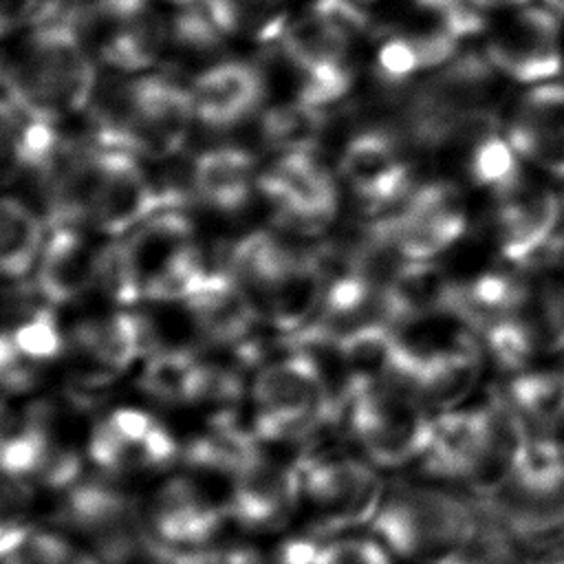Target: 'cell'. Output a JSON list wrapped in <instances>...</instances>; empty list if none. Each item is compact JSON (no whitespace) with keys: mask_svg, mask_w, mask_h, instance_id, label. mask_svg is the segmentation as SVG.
<instances>
[{"mask_svg":"<svg viewBox=\"0 0 564 564\" xmlns=\"http://www.w3.org/2000/svg\"><path fill=\"white\" fill-rule=\"evenodd\" d=\"M529 436L498 392L480 403L434 414L430 443L419 460L425 478L494 496L513 474Z\"/></svg>","mask_w":564,"mask_h":564,"instance_id":"obj_1","label":"cell"},{"mask_svg":"<svg viewBox=\"0 0 564 564\" xmlns=\"http://www.w3.org/2000/svg\"><path fill=\"white\" fill-rule=\"evenodd\" d=\"M95 64L68 18L53 13L33 22L15 48L0 57L11 106L51 123L90 108Z\"/></svg>","mask_w":564,"mask_h":564,"instance_id":"obj_2","label":"cell"},{"mask_svg":"<svg viewBox=\"0 0 564 564\" xmlns=\"http://www.w3.org/2000/svg\"><path fill=\"white\" fill-rule=\"evenodd\" d=\"M434 313L408 322L392 337L381 377L399 383L438 414L467 403L487 355L458 317L452 315L449 324H438L432 322Z\"/></svg>","mask_w":564,"mask_h":564,"instance_id":"obj_3","label":"cell"},{"mask_svg":"<svg viewBox=\"0 0 564 564\" xmlns=\"http://www.w3.org/2000/svg\"><path fill=\"white\" fill-rule=\"evenodd\" d=\"M494 86L496 70L487 57L458 55L408 93L397 132L414 152L465 145L498 126Z\"/></svg>","mask_w":564,"mask_h":564,"instance_id":"obj_4","label":"cell"},{"mask_svg":"<svg viewBox=\"0 0 564 564\" xmlns=\"http://www.w3.org/2000/svg\"><path fill=\"white\" fill-rule=\"evenodd\" d=\"M370 33V18L355 0H313L291 15L278 37L297 77L293 99L328 110L352 88V48Z\"/></svg>","mask_w":564,"mask_h":564,"instance_id":"obj_5","label":"cell"},{"mask_svg":"<svg viewBox=\"0 0 564 564\" xmlns=\"http://www.w3.org/2000/svg\"><path fill=\"white\" fill-rule=\"evenodd\" d=\"M90 108L95 141L148 159L176 154L196 121L189 90L154 73L115 82L106 95L95 90Z\"/></svg>","mask_w":564,"mask_h":564,"instance_id":"obj_6","label":"cell"},{"mask_svg":"<svg viewBox=\"0 0 564 564\" xmlns=\"http://www.w3.org/2000/svg\"><path fill=\"white\" fill-rule=\"evenodd\" d=\"M485 518L456 487L438 480H394L370 522L372 535L401 560H436L465 549Z\"/></svg>","mask_w":564,"mask_h":564,"instance_id":"obj_7","label":"cell"},{"mask_svg":"<svg viewBox=\"0 0 564 564\" xmlns=\"http://www.w3.org/2000/svg\"><path fill=\"white\" fill-rule=\"evenodd\" d=\"M482 511L524 553L564 546V441L529 438L509 480Z\"/></svg>","mask_w":564,"mask_h":564,"instance_id":"obj_8","label":"cell"},{"mask_svg":"<svg viewBox=\"0 0 564 564\" xmlns=\"http://www.w3.org/2000/svg\"><path fill=\"white\" fill-rule=\"evenodd\" d=\"M348 430L377 469L419 465L430 443L434 412L388 377L359 383L344 394Z\"/></svg>","mask_w":564,"mask_h":564,"instance_id":"obj_9","label":"cell"},{"mask_svg":"<svg viewBox=\"0 0 564 564\" xmlns=\"http://www.w3.org/2000/svg\"><path fill=\"white\" fill-rule=\"evenodd\" d=\"M469 231V212L460 187L445 178H425L388 214L377 216L368 234L408 267H432L454 251Z\"/></svg>","mask_w":564,"mask_h":564,"instance_id":"obj_10","label":"cell"},{"mask_svg":"<svg viewBox=\"0 0 564 564\" xmlns=\"http://www.w3.org/2000/svg\"><path fill=\"white\" fill-rule=\"evenodd\" d=\"M487 227L502 264L542 271L564 245V198L529 172L505 192L487 198Z\"/></svg>","mask_w":564,"mask_h":564,"instance_id":"obj_11","label":"cell"},{"mask_svg":"<svg viewBox=\"0 0 564 564\" xmlns=\"http://www.w3.org/2000/svg\"><path fill=\"white\" fill-rule=\"evenodd\" d=\"M256 432L262 438L308 436L335 421V401L324 370L308 350L267 364L253 381Z\"/></svg>","mask_w":564,"mask_h":564,"instance_id":"obj_12","label":"cell"},{"mask_svg":"<svg viewBox=\"0 0 564 564\" xmlns=\"http://www.w3.org/2000/svg\"><path fill=\"white\" fill-rule=\"evenodd\" d=\"M119 245L141 300L185 302L207 273L194 245V227L176 209L145 218Z\"/></svg>","mask_w":564,"mask_h":564,"instance_id":"obj_13","label":"cell"},{"mask_svg":"<svg viewBox=\"0 0 564 564\" xmlns=\"http://www.w3.org/2000/svg\"><path fill=\"white\" fill-rule=\"evenodd\" d=\"M154 0H82L66 13L95 62L121 73H143L167 46V18Z\"/></svg>","mask_w":564,"mask_h":564,"instance_id":"obj_14","label":"cell"},{"mask_svg":"<svg viewBox=\"0 0 564 564\" xmlns=\"http://www.w3.org/2000/svg\"><path fill=\"white\" fill-rule=\"evenodd\" d=\"M170 198V192L156 187L137 154L93 143L82 225L108 236H126L145 218L172 209Z\"/></svg>","mask_w":564,"mask_h":564,"instance_id":"obj_15","label":"cell"},{"mask_svg":"<svg viewBox=\"0 0 564 564\" xmlns=\"http://www.w3.org/2000/svg\"><path fill=\"white\" fill-rule=\"evenodd\" d=\"M297 467L302 494L315 509L319 535L370 527L388 487L375 465L346 456H315Z\"/></svg>","mask_w":564,"mask_h":564,"instance_id":"obj_16","label":"cell"},{"mask_svg":"<svg viewBox=\"0 0 564 564\" xmlns=\"http://www.w3.org/2000/svg\"><path fill=\"white\" fill-rule=\"evenodd\" d=\"M414 150L390 128L355 132L339 154V178L372 218L394 209L421 181Z\"/></svg>","mask_w":564,"mask_h":564,"instance_id":"obj_17","label":"cell"},{"mask_svg":"<svg viewBox=\"0 0 564 564\" xmlns=\"http://www.w3.org/2000/svg\"><path fill=\"white\" fill-rule=\"evenodd\" d=\"M258 189L275 207L278 218L300 234L322 231L339 207L337 178L317 150L280 154L258 176Z\"/></svg>","mask_w":564,"mask_h":564,"instance_id":"obj_18","label":"cell"},{"mask_svg":"<svg viewBox=\"0 0 564 564\" xmlns=\"http://www.w3.org/2000/svg\"><path fill=\"white\" fill-rule=\"evenodd\" d=\"M560 13L544 4L520 7L487 42L496 73L520 84H544L562 73Z\"/></svg>","mask_w":564,"mask_h":564,"instance_id":"obj_19","label":"cell"},{"mask_svg":"<svg viewBox=\"0 0 564 564\" xmlns=\"http://www.w3.org/2000/svg\"><path fill=\"white\" fill-rule=\"evenodd\" d=\"M520 159L564 183V84H535L511 108L502 126Z\"/></svg>","mask_w":564,"mask_h":564,"instance_id":"obj_20","label":"cell"},{"mask_svg":"<svg viewBox=\"0 0 564 564\" xmlns=\"http://www.w3.org/2000/svg\"><path fill=\"white\" fill-rule=\"evenodd\" d=\"M88 452L108 471L152 469L174 460L176 441L152 414L137 408H119L95 425Z\"/></svg>","mask_w":564,"mask_h":564,"instance_id":"obj_21","label":"cell"},{"mask_svg":"<svg viewBox=\"0 0 564 564\" xmlns=\"http://www.w3.org/2000/svg\"><path fill=\"white\" fill-rule=\"evenodd\" d=\"M187 90L196 121L220 130L238 126L260 110L267 77L251 62L223 59L200 70Z\"/></svg>","mask_w":564,"mask_h":564,"instance_id":"obj_22","label":"cell"},{"mask_svg":"<svg viewBox=\"0 0 564 564\" xmlns=\"http://www.w3.org/2000/svg\"><path fill=\"white\" fill-rule=\"evenodd\" d=\"M225 513H229L227 505L218 502L200 482L189 476H176L154 494L150 524L163 544L194 549L218 531Z\"/></svg>","mask_w":564,"mask_h":564,"instance_id":"obj_23","label":"cell"},{"mask_svg":"<svg viewBox=\"0 0 564 564\" xmlns=\"http://www.w3.org/2000/svg\"><path fill=\"white\" fill-rule=\"evenodd\" d=\"M328 280L322 262L311 251L293 249L284 264L256 291L271 326L286 337L313 322L324 300Z\"/></svg>","mask_w":564,"mask_h":564,"instance_id":"obj_24","label":"cell"},{"mask_svg":"<svg viewBox=\"0 0 564 564\" xmlns=\"http://www.w3.org/2000/svg\"><path fill=\"white\" fill-rule=\"evenodd\" d=\"M302 491L300 467H284L258 454L234 478L229 516L245 527L264 529L282 522Z\"/></svg>","mask_w":564,"mask_h":564,"instance_id":"obj_25","label":"cell"},{"mask_svg":"<svg viewBox=\"0 0 564 564\" xmlns=\"http://www.w3.org/2000/svg\"><path fill=\"white\" fill-rule=\"evenodd\" d=\"M148 328L132 313H110L75 326L70 344L88 383L126 372L143 352Z\"/></svg>","mask_w":564,"mask_h":564,"instance_id":"obj_26","label":"cell"},{"mask_svg":"<svg viewBox=\"0 0 564 564\" xmlns=\"http://www.w3.org/2000/svg\"><path fill=\"white\" fill-rule=\"evenodd\" d=\"M185 306L198 333L214 344L247 339L258 319L256 297L229 271H207Z\"/></svg>","mask_w":564,"mask_h":564,"instance_id":"obj_27","label":"cell"},{"mask_svg":"<svg viewBox=\"0 0 564 564\" xmlns=\"http://www.w3.org/2000/svg\"><path fill=\"white\" fill-rule=\"evenodd\" d=\"M99 247L79 227H53L35 262V289L46 304H66L93 289Z\"/></svg>","mask_w":564,"mask_h":564,"instance_id":"obj_28","label":"cell"},{"mask_svg":"<svg viewBox=\"0 0 564 564\" xmlns=\"http://www.w3.org/2000/svg\"><path fill=\"white\" fill-rule=\"evenodd\" d=\"M498 394L529 438L564 441V368L531 366L511 372Z\"/></svg>","mask_w":564,"mask_h":564,"instance_id":"obj_29","label":"cell"},{"mask_svg":"<svg viewBox=\"0 0 564 564\" xmlns=\"http://www.w3.org/2000/svg\"><path fill=\"white\" fill-rule=\"evenodd\" d=\"M192 185L207 205L234 212L242 207L258 185L253 156L234 145L209 148L200 152L192 167Z\"/></svg>","mask_w":564,"mask_h":564,"instance_id":"obj_30","label":"cell"},{"mask_svg":"<svg viewBox=\"0 0 564 564\" xmlns=\"http://www.w3.org/2000/svg\"><path fill=\"white\" fill-rule=\"evenodd\" d=\"M242 31L234 0H189L167 18V44L205 53L223 46Z\"/></svg>","mask_w":564,"mask_h":564,"instance_id":"obj_31","label":"cell"},{"mask_svg":"<svg viewBox=\"0 0 564 564\" xmlns=\"http://www.w3.org/2000/svg\"><path fill=\"white\" fill-rule=\"evenodd\" d=\"M524 174L527 163L513 150L502 128H487L465 143L463 176L487 198L505 192Z\"/></svg>","mask_w":564,"mask_h":564,"instance_id":"obj_32","label":"cell"},{"mask_svg":"<svg viewBox=\"0 0 564 564\" xmlns=\"http://www.w3.org/2000/svg\"><path fill=\"white\" fill-rule=\"evenodd\" d=\"M44 227L22 200L0 196V278H22L40 258Z\"/></svg>","mask_w":564,"mask_h":564,"instance_id":"obj_33","label":"cell"},{"mask_svg":"<svg viewBox=\"0 0 564 564\" xmlns=\"http://www.w3.org/2000/svg\"><path fill=\"white\" fill-rule=\"evenodd\" d=\"M205 364L181 348L159 350L143 368L141 386L154 399L165 403L198 401Z\"/></svg>","mask_w":564,"mask_h":564,"instance_id":"obj_34","label":"cell"},{"mask_svg":"<svg viewBox=\"0 0 564 564\" xmlns=\"http://www.w3.org/2000/svg\"><path fill=\"white\" fill-rule=\"evenodd\" d=\"M324 117L326 110L313 108L300 99H289L267 108L260 121V134L262 141L280 154L315 150L324 128Z\"/></svg>","mask_w":564,"mask_h":564,"instance_id":"obj_35","label":"cell"},{"mask_svg":"<svg viewBox=\"0 0 564 564\" xmlns=\"http://www.w3.org/2000/svg\"><path fill=\"white\" fill-rule=\"evenodd\" d=\"M70 544L42 529L26 524L0 533V564H68Z\"/></svg>","mask_w":564,"mask_h":564,"instance_id":"obj_36","label":"cell"},{"mask_svg":"<svg viewBox=\"0 0 564 564\" xmlns=\"http://www.w3.org/2000/svg\"><path fill=\"white\" fill-rule=\"evenodd\" d=\"M48 306L51 304L33 308L29 315H24L11 328H7V335L11 337L15 348L31 364L55 359L64 350L62 330Z\"/></svg>","mask_w":564,"mask_h":564,"instance_id":"obj_37","label":"cell"},{"mask_svg":"<svg viewBox=\"0 0 564 564\" xmlns=\"http://www.w3.org/2000/svg\"><path fill=\"white\" fill-rule=\"evenodd\" d=\"M421 70L423 62L414 35H392L379 44L375 53V75L383 86H405Z\"/></svg>","mask_w":564,"mask_h":564,"instance_id":"obj_38","label":"cell"},{"mask_svg":"<svg viewBox=\"0 0 564 564\" xmlns=\"http://www.w3.org/2000/svg\"><path fill=\"white\" fill-rule=\"evenodd\" d=\"M394 555L375 535H335L317 542L313 564H392Z\"/></svg>","mask_w":564,"mask_h":564,"instance_id":"obj_39","label":"cell"},{"mask_svg":"<svg viewBox=\"0 0 564 564\" xmlns=\"http://www.w3.org/2000/svg\"><path fill=\"white\" fill-rule=\"evenodd\" d=\"M165 564H262L253 549H176L167 546Z\"/></svg>","mask_w":564,"mask_h":564,"instance_id":"obj_40","label":"cell"},{"mask_svg":"<svg viewBox=\"0 0 564 564\" xmlns=\"http://www.w3.org/2000/svg\"><path fill=\"white\" fill-rule=\"evenodd\" d=\"M33 366L15 348L7 330L0 333V386L9 390H22L33 381Z\"/></svg>","mask_w":564,"mask_h":564,"instance_id":"obj_41","label":"cell"},{"mask_svg":"<svg viewBox=\"0 0 564 564\" xmlns=\"http://www.w3.org/2000/svg\"><path fill=\"white\" fill-rule=\"evenodd\" d=\"M31 502V489L24 480L2 476L0 478V533L20 527L22 516Z\"/></svg>","mask_w":564,"mask_h":564,"instance_id":"obj_42","label":"cell"},{"mask_svg":"<svg viewBox=\"0 0 564 564\" xmlns=\"http://www.w3.org/2000/svg\"><path fill=\"white\" fill-rule=\"evenodd\" d=\"M427 564H482V562H480L478 553L474 551V546L467 544L465 549L449 551V553H445V555H441V557H436V560H432Z\"/></svg>","mask_w":564,"mask_h":564,"instance_id":"obj_43","label":"cell"},{"mask_svg":"<svg viewBox=\"0 0 564 564\" xmlns=\"http://www.w3.org/2000/svg\"><path fill=\"white\" fill-rule=\"evenodd\" d=\"M467 2L487 11V9H494V7H527L533 0H467Z\"/></svg>","mask_w":564,"mask_h":564,"instance_id":"obj_44","label":"cell"},{"mask_svg":"<svg viewBox=\"0 0 564 564\" xmlns=\"http://www.w3.org/2000/svg\"><path fill=\"white\" fill-rule=\"evenodd\" d=\"M421 9H427V11H434L436 15L443 13L449 4H454L456 0H414Z\"/></svg>","mask_w":564,"mask_h":564,"instance_id":"obj_45","label":"cell"},{"mask_svg":"<svg viewBox=\"0 0 564 564\" xmlns=\"http://www.w3.org/2000/svg\"><path fill=\"white\" fill-rule=\"evenodd\" d=\"M68 564H101V560L99 557H95V555H90V553H73V557L68 560Z\"/></svg>","mask_w":564,"mask_h":564,"instance_id":"obj_46","label":"cell"},{"mask_svg":"<svg viewBox=\"0 0 564 564\" xmlns=\"http://www.w3.org/2000/svg\"><path fill=\"white\" fill-rule=\"evenodd\" d=\"M542 2H544V7H549V9H553L555 13L564 15V0H542Z\"/></svg>","mask_w":564,"mask_h":564,"instance_id":"obj_47","label":"cell"},{"mask_svg":"<svg viewBox=\"0 0 564 564\" xmlns=\"http://www.w3.org/2000/svg\"><path fill=\"white\" fill-rule=\"evenodd\" d=\"M538 564H564V555H551V557H546V560H542Z\"/></svg>","mask_w":564,"mask_h":564,"instance_id":"obj_48","label":"cell"},{"mask_svg":"<svg viewBox=\"0 0 564 564\" xmlns=\"http://www.w3.org/2000/svg\"><path fill=\"white\" fill-rule=\"evenodd\" d=\"M161 2H170V4L178 7V4H185V2H189V0H161Z\"/></svg>","mask_w":564,"mask_h":564,"instance_id":"obj_49","label":"cell"},{"mask_svg":"<svg viewBox=\"0 0 564 564\" xmlns=\"http://www.w3.org/2000/svg\"><path fill=\"white\" fill-rule=\"evenodd\" d=\"M355 2H372V0H355Z\"/></svg>","mask_w":564,"mask_h":564,"instance_id":"obj_50","label":"cell"}]
</instances>
